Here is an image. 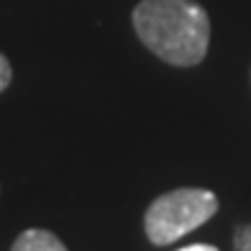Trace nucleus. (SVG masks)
Listing matches in <instances>:
<instances>
[{"label":"nucleus","mask_w":251,"mask_h":251,"mask_svg":"<svg viewBox=\"0 0 251 251\" xmlns=\"http://www.w3.org/2000/svg\"><path fill=\"white\" fill-rule=\"evenodd\" d=\"M133 28L146 49L175 67H195L210 44V18L192 0H141Z\"/></svg>","instance_id":"f257e3e1"},{"label":"nucleus","mask_w":251,"mask_h":251,"mask_svg":"<svg viewBox=\"0 0 251 251\" xmlns=\"http://www.w3.org/2000/svg\"><path fill=\"white\" fill-rule=\"evenodd\" d=\"M215 210H218V198L210 190L182 187L164 192L146 210V236L156 246L175 244L177 238L202 226Z\"/></svg>","instance_id":"f03ea898"},{"label":"nucleus","mask_w":251,"mask_h":251,"mask_svg":"<svg viewBox=\"0 0 251 251\" xmlns=\"http://www.w3.org/2000/svg\"><path fill=\"white\" fill-rule=\"evenodd\" d=\"M10 251H67V246L49 231H41V228H28L24 231Z\"/></svg>","instance_id":"7ed1b4c3"},{"label":"nucleus","mask_w":251,"mask_h":251,"mask_svg":"<svg viewBox=\"0 0 251 251\" xmlns=\"http://www.w3.org/2000/svg\"><path fill=\"white\" fill-rule=\"evenodd\" d=\"M10 79H13V70H10V62L5 59L3 54H0V93L10 85Z\"/></svg>","instance_id":"20e7f679"},{"label":"nucleus","mask_w":251,"mask_h":251,"mask_svg":"<svg viewBox=\"0 0 251 251\" xmlns=\"http://www.w3.org/2000/svg\"><path fill=\"white\" fill-rule=\"evenodd\" d=\"M236 249L238 251H251V226H244L241 231L236 233Z\"/></svg>","instance_id":"39448f33"},{"label":"nucleus","mask_w":251,"mask_h":251,"mask_svg":"<svg viewBox=\"0 0 251 251\" xmlns=\"http://www.w3.org/2000/svg\"><path fill=\"white\" fill-rule=\"evenodd\" d=\"M179 251H218L215 246H208V244H195V246H185V249H179Z\"/></svg>","instance_id":"423d86ee"}]
</instances>
